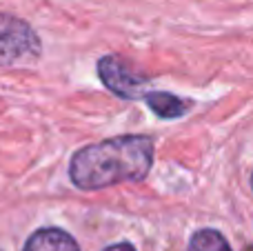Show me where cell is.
<instances>
[{"label":"cell","mask_w":253,"mask_h":251,"mask_svg":"<svg viewBox=\"0 0 253 251\" xmlns=\"http://www.w3.org/2000/svg\"><path fill=\"white\" fill-rule=\"evenodd\" d=\"M153 163V145L144 136H120L89 145L71 160V180L80 189H102L125 180H142Z\"/></svg>","instance_id":"1"},{"label":"cell","mask_w":253,"mask_h":251,"mask_svg":"<svg viewBox=\"0 0 253 251\" xmlns=\"http://www.w3.org/2000/svg\"><path fill=\"white\" fill-rule=\"evenodd\" d=\"M40 42L27 22L0 13V65H16L36 58Z\"/></svg>","instance_id":"2"},{"label":"cell","mask_w":253,"mask_h":251,"mask_svg":"<svg viewBox=\"0 0 253 251\" xmlns=\"http://www.w3.org/2000/svg\"><path fill=\"white\" fill-rule=\"evenodd\" d=\"M98 74H100L102 83L116 91L123 98H144L147 89H144V80L135 78L133 74H129V69H125L123 62L114 56H107L98 62Z\"/></svg>","instance_id":"3"},{"label":"cell","mask_w":253,"mask_h":251,"mask_svg":"<svg viewBox=\"0 0 253 251\" xmlns=\"http://www.w3.org/2000/svg\"><path fill=\"white\" fill-rule=\"evenodd\" d=\"M25 251H80V249L67 231L40 229L27 240Z\"/></svg>","instance_id":"4"},{"label":"cell","mask_w":253,"mask_h":251,"mask_svg":"<svg viewBox=\"0 0 253 251\" xmlns=\"http://www.w3.org/2000/svg\"><path fill=\"white\" fill-rule=\"evenodd\" d=\"M144 100L151 105V109L156 114L165 116V118H175V116L184 114V105L178 100V98L169 96V93H158V91H151L144 96Z\"/></svg>","instance_id":"5"},{"label":"cell","mask_w":253,"mask_h":251,"mask_svg":"<svg viewBox=\"0 0 253 251\" xmlns=\"http://www.w3.org/2000/svg\"><path fill=\"white\" fill-rule=\"evenodd\" d=\"M189 251H231L229 243L213 229L198 231L189 243Z\"/></svg>","instance_id":"6"},{"label":"cell","mask_w":253,"mask_h":251,"mask_svg":"<svg viewBox=\"0 0 253 251\" xmlns=\"http://www.w3.org/2000/svg\"><path fill=\"white\" fill-rule=\"evenodd\" d=\"M105 251H135V249L131 247V245H126V243H120V245H114V247H109Z\"/></svg>","instance_id":"7"},{"label":"cell","mask_w":253,"mask_h":251,"mask_svg":"<svg viewBox=\"0 0 253 251\" xmlns=\"http://www.w3.org/2000/svg\"><path fill=\"white\" fill-rule=\"evenodd\" d=\"M247 251H253V247H251V249H247Z\"/></svg>","instance_id":"8"}]
</instances>
